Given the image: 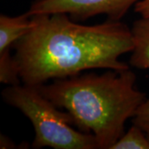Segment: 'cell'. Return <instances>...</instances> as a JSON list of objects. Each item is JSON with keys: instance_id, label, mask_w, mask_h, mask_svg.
<instances>
[{"instance_id": "8", "label": "cell", "mask_w": 149, "mask_h": 149, "mask_svg": "<svg viewBox=\"0 0 149 149\" xmlns=\"http://www.w3.org/2000/svg\"><path fill=\"white\" fill-rule=\"evenodd\" d=\"M132 118L133 124L139 126L149 139V99L141 104Z\"/></svg>"}, {"instance_id": "6", "label": "cell", "mask_w": 149, "mask_h": 149, "mask_svg": "<svg viewBox=\"0 0 149 149\" xmlns=\"http://www.w3.org/2000/svg\"><path fill=\"white\" fill-rule=\"evenodd\" d=\"M131 31L133 49L129 63L138 69L149 70V16L134 21Z\"/></svg>"}, {"instance_id": "2", "label": "cell", "mask_w": 149, "mask_h": 149, "mask_svg": "<svg viewBox=\"0 0 149 149\" xmlns=\"http://www.w3.org/2000/svg\"><path fill=\"white\" fill-rule=\"evenodd\" d=\"M136 74L128 68L102 74H77L37 86L60 109H65L77 128L92 134L100 149H111L147 97L135 87Z\"/></svg>"}, {"instance_id": "4", "label": "cell", "mask_w": 149, "mask_h": 149, "mask_svg": "<svg viewBox=\"0 0 149 149\" xmlns=\"http://www.w3.org/2000/svg\"><path fill=\"white\" fill-rule=\"evenodd\" d=\"M140 1L142 0H36L26 13L30 16L61 13L80 21L105 15L109 20L120 21Z\"/></svg>"}, {"instance_id": "9", "label": "cell", "mask_w": 149, "mask_h": 149, "mask_svg": "<svg viewBox=\"0 0 149 149\" xmlns=\"http://www.w3.org/2000/svg\"><path fill=\"white\" fill-rule=\"evenodd\" d=\"M134 11L141 17L149 16V0H142L134 6Z\"/></svg>"}, {"instance_id": "3", "label": "cell", "mask_w": 149, "mask_h": 149, "mask_svg": "<svg viewBox=\"0 0 149 149\" xmlns=\"http://www.w3.org/2000/svg\"><path fill=\"white\" fill-rule=\"evenodd\" d=\"M2 95L7 104L19 109L32 123L35 131L33 148H99L95 138L75 130L69 113L60 110L37 86L10 85L3 91Z\"/></svg>"}, {"instance_id": "7", "label": "cell", "mask_w": 149, "mask_h": 149, "mask_svg": "<svg viewBox=\"0 0 149 149\" xmlns=\"http://www.w3.org/2000/svg\"><path fill=\"white\" fill-rule=\"evenodd\" d=\"M111 149H149V139L139 126H133L122 135Z\"/></svg>"}, {"instance_id": "1", "label": "cell", "mask_w": 149, "mask_h": 149, "mask_svg": "<svg viewBox=\"0 0 149 149\" xmlns=\"http://www.w3.org/2000/svg\"><path fill=\"white\" fill-rule=\"evenodd\" d=\"M32 27L14 45L13 56L24 85L40 86L91 69L124 70L131 52V28L121 21L82 25L66 13L32 16Z\"/></svg>"}, {"instance_id": "10", "label": "cell", "mask_w": 149, "mask_h": 149, "mask_svg": "<svg viewBox=\"0 0 149 149\" xmlns=\"http://www.w3.org/2000/svg\"><path fill=\"white\" fill-rule=\"evenodd\" d=\"M16 145L11 140L7 138L6 136L1 134L0 138V148H16Z\"/></svg>"}, {"instance_id": "5", "label": "cell", "mask_w": 149, "mask_h": 149, "mask_svg": "<svg viewBox=\"0 0 149 149\" xmlns=\"http://www.w3.org/2000/svg\"><path fill=\"white\" fill-rule=\"evenodd\" d=\"M32 23V16L27 13L17 17L0 15V56L11 55V47L28 32Z\"/></svg>"}]
</instances>
